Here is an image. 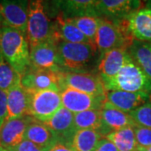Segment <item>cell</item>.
Instances as JSON below:
<instances>
[{
  "mask_svg": "<svg viewBox=\"0 0 151 151\" xmlns=\"http://www.w3.org/2000/svg\"><path fill=\"white\" fill-rule=\"evenodd\" d=\"M0 19L2 26L14 29L26 35L28 2L0 1Z\"/></svg>",
  "mask_w": 151,
  "mask_h": 151,
  "instance_id": "9",
  "label": "cell"
},
{
  "mask_svg": "<svg viewBox=\"0 0 151 151\" xmlns=\"http://www.w3.org/2000/svg\"><path fill=\"white\" fill-rule=\"evenodd\" d=\"M4 59V57H3V55H2V50H1V46H0V60Z\"/></svg>",
  "mask_w": 151,
  "mask_h": 151,
  "instance_id": "36",
  "label": "cell"
},
{
  "mask_svg": "<svg viewBox=\"0 0 151 151\" xmlns=\"http://www.w3.org/2000/svg\"><path fill=\"white\" fill-rule=\"evenodd\" d=\"M66 19H68V21H70L71 24H73L75 26L78 28L79 30L92 43L94 44L96 35H97L100 17L86 15V16L66 18Z\"/></svg>",
  "mask_w": 151,
  "mask_h": 151,
  "instance_id": "27",
  "label": "cell"
},
{
  "mask_svg": "<svg viewBox=\"0 0 151 151\" xmlns=\"http://www.w3.org/2000/svg\"><path fill=\"white\" fill-rule=\"evenodd\" d=\"M26 37L29 47L45 42L59 43L55 35L54 22L50 20L41 1L28 2Z\"/></svg>",
  "mask_w": 151,
  "mask_h": 151,
  "instance_id": "4",
  "label": "cell"
},
{
  "mask_svg": "<svg viewBox=\"0 0 151 151\" xmlns=\"http://www.w3.org/2000/svg\"><path fill=\"white\" fill-rule=\"evenodd\" d=\"M44 124L53 131L59 142L68 145L76 132L74 113L62 107Z\"/></svg>",
  "mask_w": 151,
  "mask_h": 151,
  "instance_id": "14",
  "label": "cell"
},
{
  "mask_svg": "<svg viewBox=\"0 0 151 151\" xmlns=\"http://www.w3.org/2000/svg\"><path fill=\"white\" fill-rule=\"evenodd\" d=\"M149 101L151 103V92H150V100H149Z\"/></svg>",
  "mask_w": 151,
  "mask_h": 151,
  "instance_id": "38",
  "label": "cell"
},
{
  "mask_svg": "<svg viewBox=\"0 0 151 151\" xmlns=\"http://www.w3.org/2000/svg\"><path fill=\"white\" fill-rule=\"evenodd\" d=\"M20 84L29 91L54 90L60 92L57 72L33 66L21 76Z\"/></svg>",
  "mask_w": 151,
  "mask_h": 151,
  "instance_id": "10",
  "label": "cell"
},
{
  "mask_svg": "<svg viewBox=\"0 0 151 151\" xmlns=\"http://www.w3.org/2000/svg\"><path fill=\"white\" fill-rule=\"evenodd\" d=\"M34 119L26 115L18 119L5 120L0 128V147L9 150L24 140L28 126Z\"/></svg>",
  "mask_w": 151,
  "mask_h": 151,
  "instance_id": "12",
  "label": "cell"
},
{
  "mask_svg": "<svg viewBox=\"0 0 151 151\" xmlns=\"http://www.w3.org/2000/svg\"><path fill=\"white\" fill-rule=\"evenodd\" d=\"M150 93L109 91L106 94V102L122 112L129 113L144 103L149 102Z\"/></svg>",
  "mask_w": 151,
  "mask_h": 151,
  "instance_id": "15",
  "label": "cell"
},
{
  "mask_svg": "<svg viewBox=\"0 0 151 151\" xmlns=\"http://www.w3.org/2000/svg\"><path fill=\"white\" fill-rule=\"evenodd\" d=\"M55 38L58 42L64 41L68 43H92L79 30V29L71 24L68 19L60 14L54 22Z\"/></svg>",
  "mask_w": 151,
  "mask_h": 151,
  "instance_id": "19",
  "label": "cell"
},
{
  "mask_svg": "<svg viewBox=\"0 0 151 151\" xmlns=\"http://www.w3.org/2000/svg\"><path fill=\"white\" fill-rule=\"evenodd\" d=\"M139 1L130 0H101L97 1V14L99 17L103 16L112 20L125 19L130 14L139 9Z\"/></svg>",
  "mask_w": 151,
  "mask_h": 151,
  "instance_id": "13",
  "label": "cell"
},
{
  "mask_svg": "<svg viewBox=\"0 0 151 151\" xmlns=\"http://www.w3.org/2000/svg\"><path fill=\"white\" fill-rule=\"evenodd\" d=\"M0 46L4 59L20 75L31 66L30 50L26 35L6 26L0 29Z\"/></svg>",
  "mask_w": 151,
  "mask_h": 151,
  "instance_id": "1",
  "label": "cell"
},
{
  "mask_svg": "<svg viewBox=\"0 0 151 151\" xmlns=\"http://www.w3.org/2000/svg\"><path fill=\"white\" fill-rule=\"evenodd\" d=\"M150 44H151V42H150Z\"/></svg>",
  "mask_w": 151,
  "mask_h": 151,
  "instance_id": "40",
  "label": "cell"
},
{
  "mask_svg": "<svg viewBox=\"0 0 151 151\" xmlns=\"http://www.w3.org/2000/svg\"><path fill=\"white\" fill-rule=\"evenodd\" d=\"M105 138L111 141L119 151H136L138 149L134 127H127L113 131Z\"/></svg>",
  "mask_w": 151,
  "mask_h": 151,
  "instance_id": "26",
  "label": "cell"
},
{
  "mask_svg": "<svg viewBox=\"0 0 151 151\" xmlns=\"http://www.w3.org/2000/svg\"><path fill=\"white\" fill-rule=\"evenodd\" d=\"M101 113L103 124L110 133L127 127L136 126L134 121L133 120L129 113H124L113 108L107 102H105L103 104Z\"/></svg>",
  "mask_w": 151,
  "mask_h": 151,
  "instance_id": "21",
  "label": "cell"
},
{
  "mask_svg": "<svg viewBox=\"0 0 151 151\" xmlns=\"http://www.w3.org/2000/svg\"><path fill=\"white\" fill-rule=\"evenodd\" d=\"M60 89L69 87L96 97L106 96L107 91L99 75L89 72H58Z\"/></svg>",
  "mask_w": 151,
  "mask_h": 151,
  "instance_id": "7",
  "label": "cell"
},
{
  "mask_svg": "<svg viewBox=\"0 0 151 151\" xmlns=\"http://www.w3.org/2000/svg\"><path fill=\"white\" fill-rule=\"evenodd\" d=\"M103 137L92 129L76 130L68 146L74 151H94Z\"/></svg>",
  "mask_w": 151,
  "mask_h": 151,
  "instance_id": "25",
  "label": "cell"
},
{
  "mask_svg": "<svg viewBox=\"0 0 151 151\" xmlns=\"http://www.w3.org/2000/svg\"><path fill=\"white\" fill-rule=\"evenodd\" d=\"M74 127L79 129H92L105 138L110 132L103 124L101 110H88L74 113Z\"/></svg>",
  "mask_w": 151,
  "mask_h": 151,
  "instance_id": "22",
  "label": "cell"
},
{
  "mask_svg": "<svg viewBox=\"0 0 151 151\" xmlns=\"http://www.w3.org/2000/svg\"><path fill=\"white\" fill-rule=\"evenodd\" d=\"M134 40L128 29L127 19L112 20L100 17L94 44L101 55L113 49L129 50Z\"/></svg>",
  "mask_w": 151,
  "mask_h": 151,
  "instance_id": "2",
  "label": "cell"
},
{
  "mask_svg": "<svg viewBox=\"0 0 151 151\" xmlns=\"http://www.w3.org/2000/svg\"><path fill=\"white\" fill-rule=\"evenodd\" d=\"M0 151H9L8 150H6L4 148H2V147H0Z\"/></svg>",
  "mask_w": 151,
  "mask_h": 151,
  "instance_id": "37",
  "label": "cell"
},
{
  "mask_svg": "<svg viewBox=\"0 0 151 151\" xmlns=\"http://www.w3.org/2000/svg\"><path fill=\"white\" fill-rule=\"evenodd\" d=\"M128 50L113 49L101 55L98 64L101 78H112L119 73L129 58Z\"/></svg>",
  "mask_w": 151,
  "mask_h": 151,
  "instance_id": "17",
  "label": "cell"
},
{
  "mask_svg": "<svg viewBox=\"0 0 151 151\" xmlns=\"http://www.w3.org/2000/svg\"><path fill=\"white\" fill-rule=\"evenodd\" d=\"M29 50L31 66L50 70L57 73L62 71L56 43L45 42L29 47Z\"/></svg>",
  "mask_w": 151,
  "mask_h": 151,
  "instance_id": "11",
  "label": "cell"
},
{
  "mask_svg": "<svg viewBox=\"0 0 151 151\" xmlns=\"http://www.w3.org/2000/svg\"><path fill=\"white\" fill-rule=\"evenodd\" d=\"M46 151H74L72 149H70L68 145H66L65 144L57 141L56 143H55L52 146H50L49 149L46 150Z\"/></svg>",
  "mask_w": 151,
  "mask_h": 151,
  "instance_id": "34",
  "label": "cell"
},
{
  "mask_svg": "<svg viewBox=\"0 0 151 151\" xmlns=\"http://www.w3.org/2000/svg\"><path fill=\"white\" fill-rule=\"evenodd\" d=\"M21 75L14 70L4 59L0 60V90L8 92L20 84Z\"/></svg>",
  "mask_w": 151,
  "mask_h": 151,
  "instance_id": "28",
  "label": "cell"
},
{
  "mask_svg": "<svg viewBox=\"0 0 151 151\" xmlns=\"http://www.w3.org/2000/svg\"><path fill=\"white\" fill-rule=\"evenodd\" d=\"M57 50L62 71L66 72H86L97 50L94 44L64 41L57 44Z\"/></svg>",
  "mask_w": 151,
  "mask_h": 151,
  "instance_id": "5",
  "label": "cell"
},
{
  "mask_svg": "<svg viewBox=\"0 0 151 151\" xmlns=\"http://www.w3.org/2000/svg\"><path fill=\"white\" fill-rule=\"evenodd\" d=\"M8 114L7 107V92L0 90V128L4 123Z\"/></svg>",
  "mask_w": 151,
  "mask_h": 151,
  "instance_id": "32",
  "label": "cell"
},
{
  "mask_svg": "<svg viewBox=\"0 0 151 151\" xmlns=\"http://www.w3.org/2000/svg\"><path fill=\"white\" fill-rule=\"evenodd\" d=\"M94 151H119V150L111 141H109L106 138H103L99 141Z\"/></svg>",
  "mask_w": 151,
  "mask_h": 151,
  "instance_id": "33",
  "label": "cell"
},
{
  "mask_svg": "<svg viewBox=\"0 0 151 151\" xmlns=\"http://www.w3.org/2000/svg\"><path fill=\"white\" fill-rule=\"evenodd\" d=\"M9 151H46V150L39 147L30 141L24 139L16 147L9 150Z\"/></svg>",
  "mask_w": 151,
  "mask_h": 151,
  "instance_id": "31",
  "label": "cell"
},
{
  "mask_svg": "<svg viewBox=\"0 0 151 151\" xmlns=\"http://www.w3.org/2000/svg\"><path fill=\"white\" fill-rule=\"evenodd\" d=\"M136 151H151V146L148 148H138Z\"/></svg>",
  "mask_w": 151,
  "mask_h": 151,
  "instance_id": "35",
  "label": "cell"
},
{
  "mask_svg": "<svg viewBox=\"0 0 151 151\" xmlns=\"http://www.w3.org/2000/svg\"><path fill=\"white\" fill-rule=\"evenodd\" d=\"M60 94L62 106L72 113L88 110H102L106 102V96L96 97L69 87L61 88Z\"/></svg>",
  "mask_w": 151,
  "mask_h": 151,
  "instance_id": "8",
  "label": "cell"
},
{
  "mask_svg": "<svg viewBox=\"0 0 151 151\" xmlns=\"http://www.w3.org/2000/svg\"><path fill=\"white\" fill-rule=\"evenodd\" d=\"M24 139L30 141L45 150L49 149L58 141L53 131L44 123L36 119H34L28 126Z\"/></svg>",
  "mask_w": 151,
  "mask_h": 151,
  "instance_id": "20",
  "label": "cell"
},
{
  "mask_svg": "<svg viewBox=\"0 0 151 151\" xmlns=\"http://www.w3.org/2000/svg\"><path fill=\"white\" fill-rule=\"evenodd\" d=\"M129 115L136 126L151 129V103L150 101L130 112Z\"/></svg>",
  "mask_w": 151,
  "mask_h": 151,
  "instance_id": "29",
  "label": "cell"
},
{
  "mask_svg": "<svg viewBox=\"0 0 151 151\" xmlns=\"http://www.w3.org/2000/svg\"><path fill=\"white\" fill-rule=\"evenodd\" d=\"M59 5L60 10L63 12V16L65 18L74 17L92 16L99 17L97 14V1L92 0H68L56 2Z\"/></svg>",
  "mask_w": 151,
  "mask_h": 151,
  "instance_id": "23",
  "label": "cell"
},
{
  "mask_svg": "<svg viewBox=\"0 0 151 151\" xmlns=\"http://www.w3.org/2000/svg\"><path fill=\"white\" fill-rule=\"evenodd\" d=\"M131 58L151 80V44L134 40L128 50Z\"/></svg>",
  "mask_w": 151,
  "mask_h": 151,
  "instance_id": "24",
  "label": "cell"
},
{
  "mask_svg": "<svg viewBox=\"0 0 151 151\" xmlns=\"http://www.w3.org/2000/svg\"><path fill=\"white\" fill-rule=\"evenodd\" d=\"M128 29L136 40L151 42V9H139L127 18Z\"/></svg>",
  "mask_w": 151,
  "mask_h": 151,
  "instance_id": "16",
  "label": "cell"
},
{
  "mask_svg": "<svg viewBox=\"0 0 151 151\" xmlns=\"http://www.w3.org/2000/svg\"><path fill=\"white\" fill-rule=\"evenodd\" d=\"M102 81L107 92L115 90L129 92H151V80L131 56L117 75L112 78H102Z\"/></svg>",
  "mask_w": 151,
  "mask_h": 151,
  "instance_id": "3",
  "label": "cell"
},
{
  "mask_svg": "<svg viewBox=\"0 0 151 151\" xmlns=\"http://www.w3.org/2000/svg\"><path fill=\"white\" fill-rule=\"evenodd\" d=\"M8 114L5 120L26 116L29 108L28 91L19 84L7 92Z\"/></svg>",
  "mask_w": 151,
  "mask_h": 151,
  "instance_id": "18",
  "label": "cell"
},
{
  "mask_svg": "<svg viewBox=\"0 0 151 151\" xmlns=\"http://www.w3.org/2000/svg\"><path fill=\"white\" fill-rule=\"evenodd\" d=\"M134 132L138 148H148L151 146V129L135 126Z\"/></svg>",
  "mask_w": 151,
  "mask_h": 151,
  "instance_id": "30",
  "label": "cell"
},
{
  "mask_svg": "<svg viewBox=\"0 0 151 151\" xmlns=\"http://www.w3.org/2000/svg\"><path fill=\"white\" fill-rule=\"evenodd\" d=\"M2 27V22H1V19H0V29Z\"/></svg>",
  "mask_w": 151,
  "mask_h": 151,
  "instance_id": "39",
  "label": "cell"
},
{
  "mask_svg": "<svg viewBox=\"0 0 151 151\" xmlns=\"http://www.w3.org/2000/svg\"><path fill=\"white\" fill-rule=\"evenodd\" d=\"M27 91L29 93L27 115L40 122H46L63 107L59 92L54 90Z\"/></svg>",
  "mask_w": 151,
  "mask_h": 151,
  "instance_id": "6",
  "label": "cell"
}]
</instances>
